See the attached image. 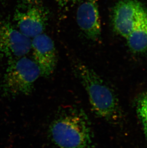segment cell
I'll return each mask as SVG.
<instances>
[{"label":"cell","instance_id":"6da1fadb","mask_svg":"<svg viewBox=\"0 0 147 148\" xmlns=\"http://www.w3.org/2000/svg\"><path fill=\"white\" fill-rule=\"evenodd\" d=\"M49 137L59 148H94V136L88 116L77 106L59 111L48 129Z\"/></svg>","mask_w":147,"mask_h":148},{"label":"cell","instance_id":"7a4b0ae2","mask_svg":"<svg viewBox=\"0 0 147 148\" xmlns=\"http://www.w3.org/2000/svg\"><path fill=\"white\" fill-rule=\"evenodd\" d=\"M73 70L87 92L95 114L111 124L119 123L123 113L118 97L111 87L92 69L80 60L75 61Z\"/></svg>","mask_w":147,"mask_h":148},{"label":"cell","instance_id":"3957f363","mask_svg":"<svg viewBox=\"0 0 147 148\" xmlns=\"http://www.w3.org/2000/svg\"><path fill=\"white\" fill-rule=\"evenodd\" d=\"M41 75L39 67L25 56L9 60L4 73L3 89L6 95H30Z\"/></svg>","mask_w":147,"mask_h":148},{"label":"cell","instance_id":"277c9868","mask_svg":"<svg viewBox=\"0 0 147 148\" xmlns=\"http://www.w3.org/2000/svg\"><path fill=\"white\" fill-rule=\"evenodd\" d=\"M49 18V11L42 0H19L14 15L16 27L31 39L44 33Z\"/></svg>","mask_w":147,"mask_h":148},{"label":"cell","instance_id":"5b68a950","mask_svg":"<svg viewBox=\"0 0 147 148\" xmlns=\"http://www.w3.org/2000/svg\"><path fill=\"white\" fill-rule=\"evenodd\" d=\"M31 49V39L8 21L0 23V57L9 60L25 56Z\"/></svg>","mask_w":147,"mask_h":148},{"label":"cell","instance_id":"8992f818","mask_svg":"<svg viewBox=\"0 0 147 148\" xmlns=\"http://www.w3.org/2000/svg\"><path fill=\"white\" fill-rule=\"evenodd\" d=\"M145 10L136 0L120 1L113 10L112 22L115 31L126 38Z\"/></svg>","mask_w":147,"mask_h":148},{"label":"cell","instance_id":"52a82bcc","mask_svg":"<svg viewBox=\"0 0 147 148\" xmlns=\"http://www.w3.org/2000/svg\"><path fill=\"white\" fill-rule=\"evenodd\" d=\"M31 49L41 75L46 78L51 75L57 63V50L53 39L44 33L37 35L31 39Z\"/></svg>","mask_w":147,"mask_h":148},{"label":"cell","instance_id":"ba28073f","mask_svg":"<svg viewBox=\"0 0 147 148\" xmlns=\"http://www.w3.org/2000/svg\"><path fill=\"white\" fill-rule=\"evenodd\" d=\"M76 11L78 26L87 38L96 41L101 34L98 0H82Z\"/></svg>","mask_w":147,"mask_h":148},{"label":"cell","instance_id":"9c48e42d","mask_svg":"<svg viewBox=\"0 0 147 148\" xmlns=\"http://www.w3.org/2000/svg\"><path fill=\"white\" fill-rule=\"evenodd\" d=\"M129 49L133 53L147 51V10L139 18L131 33L126 38Z\"/></svg>","mask_w":147,"mask_h":148},{"label":"cell","instance_id":"30bf717a","mask_svg":"<svg viewBox=\"0 0 147 148\" xmlns=\"http://www.w3.org/2000/svg\"><path fill=\"white\" fill-rule=\"evenodd\" d=\"M136 112L147 138V91L139 95L136 102Z\"/></svg>","mask_w":147,"mask_h":148},{"label":"cell","instance_id":"8fae6325","mask_svg":"<svg viewBox=\"0 0 147 148\" xmlns=\"http://www.w3.org/2000/svg\"><path fill=\"white\" fill-rule=\"evenodd\" d=\"M58 5L63 9H69L78 3H80L82 0H55Z\"/></svg>","mask_w":147,"mask_h":148}]
</instances>
